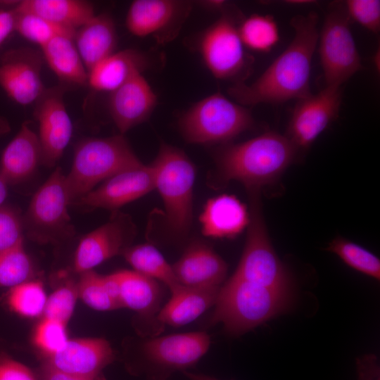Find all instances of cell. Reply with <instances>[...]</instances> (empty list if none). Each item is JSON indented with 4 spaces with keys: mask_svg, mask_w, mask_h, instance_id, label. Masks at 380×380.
Segmentation results:
<instances>
[{
    "mask_svg": "<svg viewBox=\"0 0 380 380\" xmlns=\"http://www.w3.org/2000/svg\"><path fill=\"white\" fill-rule=\"evenodd\" d=\"M318 16L311 12L291 19L294 37L286 49L253 83L239 82L228 89L245 106L278 104L310 95L312 57L318 42Z\"/></svg>",
    "mask_w": 380,
    "mask_h": 380,
    "instance_id": "1",
    "label": "cell"
},
{
    "mask_svg": "<svg viewBox=\"0 0 380 380\" xmlns=\"http://www.w3.org/2000/svg\"><path fill=\"white\" fill-rule=\"evenodd\" d=\"M298 151L286 135L275 132L225 144L215 154L217 178L221 184L235 180L248 191H260L281 177Z\"/></svg>",
    "mask_w": 380,
    "mask_h": 380,
    "instance_id": "2",
    "label": "cell"
},
{
    "mask_svg": "<svg viewBox=\"0 0 380 380\" xmlns=\"http://www.w3.org/2000/svg\"><path fill=\"white\" fill-rule=\"evenodd\" d=\"M291 291L268 288L232 276L220 286L209 319L225 331L241 335L286 310Z\"/></svg>",
    "mask_w": 380,
    "mask_h": 380,
    "instance_id": "3",
    "label": "cell"
},
{
    "mask_svg": "<svg viewBox=\"0 0 380 380\" xmlns=\"http://www.w3.org/2000/svg\"><path fill=\"white\" fill-rule=\"evenodd\" d=\"M141 164L122 134L81 140L75 148L71 169L65 176L70 205L99 182Z\"/></svg>",
    "mask_w": 380,
    "mask_h": 380,
    "instance_id": "4",
    "label": "cell"
},
{
    "mask_svg": "<svg viewBox=\"0 0 380 380\" xmlns=\"http://www.w3.org/2000/svg\"><path fill=\"white\" fill-rule=\"evenodd\" d=\"M151 165L155 189L164 205L167 228L173 236L184 238L193 219L194 165L183 151L163 143Z\"/></svg>",
    "mask_w": 380,
    "mask_h": 380,
    "instance_id": "5",
    "label": "cell"
},
{
    "mask_svg": "<svg viewBox=\"0 0 380 380\" xmlns=\"http://www.w3.org/2000/svg\"><path fill=\"white\" fill-rule=\"evenodd\" d=\"M253 125L251 111L220 92L196 102L179 121L184 139L196 144H225Z\"/></svg>",
    "mask_w": 380,
    "mask_h": 380,
    "instance_id": "6",
    "label": "cell"
},
{
    "mask_svg": "<svg viewBox=\"0 0 380 380\" xmlns=\"http://www.w3.org/2000/svg\"><path fill=\"white\" fill-rule=\"evenodd\" d=\"M250 222L243 253L233 276L268 288L291 291V275L277 255L262 213L260 191H248Z\"/></svg>",
    "mask_w": 380,
    "mask_h": 380,
    "instance_id": "7",
    "label": "cell"
},
{
    "mask_svg": "<svg viewBox=\"0 0 380 380\" xmlns=\"http://www.w3.org/2000/svg\"><path fill=\"white\" fill-rule=\"evenodd\" d=\"M65 176L62 169L56 167L33 195L23 215V232L36 242L58 243L75 234Z\"/></svg>",
    "mask_w": 380,
    "mask_h": 380,
    "instance_id": "8",
    "label": "cell"
},
{
    "mask_svg": "<svg viewBox=\"0 0 380 380\" xmlns=\"http://www.w3.org/2000/svg\"><path fill=\"white\" fill-rule=\"evenodd\" d=\"M243 18L230 6L201 34L198 48L208 70L217 79L229 80L247 76L252 58L246 53L239 25Z\"/></svg>",
    "mask_w": 380,
    "mask_h": 380,
    "instance_id": "9",
    "label": "cell"
},
{
    "mask_svg": "<svg viewBox=\"0 0 380 380\" xmlns=\"http://www.w3.org/2000/svg\"><path fill=\"white\" fill-rule=\"evenodd\" d=\"M141 338L137 352L143 372L149 380H165L176 371H186L205 355L211 343L205 331Z\"/></svg>",
    "mask_w": 380,
    "mask_h": 380,
    "instance_id": "10",
    "label": "cell"
},
{
    "mask_svg": "<svg viewBox=\"0 0 380 380\" xmlns=\"http://www.w3.org/2000/svg\"><path fill=\"white\" fill-rule=\"evenodd\" d=\"M350 18L343 3L333 4L320 32L319 53L326 86L341 85L361 68Z\"/></svg>",
    "mask_w": 380,
    "mask_h": 380,
    "instance_id": "11",
    "label": "cell"
},
{
    "mask_svg": "<svg viewBox=\"0 0 380 380\" xmlns=\"http://www.w3.org/2000/svg\"><path fill=\"white\" fill-rule=\"evenodd\" d=\"M137 228L132 217L118 210L110 220L85 235L77 248L74 270L82 273L123 253L134 239Z\"/></svg>",
    "mask_w": 380,
    "mask_h": 380,
    "instance_id": "12",
    "label": "cell"
},
{
    "mask_svg": "<svg viewBox=\"0 0 380 380\" xmlns=\"http://www.w3.org/2000/svg\"><path fill=\"white\" fill-rule=\"evenodd\" d=\"M341 87L326 86L298 100L285 134L298 151L310 148L338 114Z\"/></svg>",
    "mask_w": 380,
    "mask_h": 380,
    "instance_id": "13",
    "label": "cell"
},
{
    "mask_svg": "<svg viewBox=\"0 0 380 380\" xmlns=\"http://www.w3.org/2000/svg\"><path fill=\"white\" fill-rule=\"evenodd\" d=\"M191 3L176 0H135L127 13L126 27L138 37H153L161 44L173 39L187 18Z\"/></svg>",
    "mask_w": 380,
    "mask_h": 380,
    "instance_id": "14",
    "label": "cell"
},
{
    "mask_svg": "<svg viewBox=\"0 0 380 380\" xmlns=\"http://www.w3.org/2000/svg\"><path fill=\"white\" fill-rule=\"evenodd\" d=\"M63 87L45 89L36 102L34 117L39 123L38 137L42 165L54 167L69 144L72 124L63 102Z\"/></svg>",
    "mask_w": 380,
    "mask_h": 380,
    "instance_id": "15",
    "label": "cell"
},
{
    "mask_svg": "<svg viewBox=\"0 0 380 380\" xmlns=\"http://www.w3.org/2000/svg\"><path fill=\"white\" fill-rule=\"evenodd\" d=\"M112 274L118 286L122 308L139 315L141 336L159 335L165 327L158 319L163 298L160 282L134 270H120Z\"/></svg>",
    "mask_w": 380,
    "mask_h": 380,
    "instance_id": "16",
    "label": "cell"
},
{
    "mask_svg": "<svg viewBox=\"0 0 380 380\" xmlns=\"http://www.w3.org/2000/svg\"><path fill=\"white\" fill-rule=\"evenodd\" d=\"M155 189L151 165L122 170L103 181L97 189L79 198L71 205L99 208L113 211Z\"/></svg>",
    "mask_w": 380,
    "mask_h": 380,
    "instance_id": "17",
    "label": "cell"
},
{
    "mask_svg": "<svg viewBox=\"0 0 380 380\" xmlns=\"http://www.w3.org/2000/svg\"><path fill=\"white\" fill-rule=\"evenodd\" d=\"M40 70L41 60L36 53L25 49L11 51L0 64V86L20 105L36 103L46 89Z\"/></svg>",
    "mask_w": 380,
    "mask_h": 380,
    "instance_id": "18",
    "label": "cell"
},
{
    "mask_svg": "<svg viewBox=\"0 0 380 380\" xmlns=\"http://www.w3.org/2000/svg\"><path fill=\"white\" fill-rule=\"evenodd\" d=\"M115 359L110 343L102 338L68 339L57 353L47 356L44 364L63 372L96 377Z\"/></svg>",
    "mask_w": 380,
    "mask_h": 380,
    "instance_id": "19",
    "label": "cell"
},
{
    "mask_svg": "<svg viewBox=\"0 0 380 380\" xmlns=\"http://www.w3.org/2000/svg\"><path fill=\"white\" fill-rule=\"evenodd\" d=\"M157 104V96L139 72L110 93L109 111L120 134L147 120Z\"/></svg>",
    "mask_w": 380,
    "mask_h": 380,
    "instance_id": "20",
    "label": "cell"
},
{
    "mask_svg": "<svg viewBox=\"0 0 380 380\" xmlns=\"http://www.w3.org/2000/svg\"><path fill=\"white\" fill-rule=\"evenodd\" d=\"M172 266L179 284L186 286L220 287L227 272L225 261L200 240L192 241Z\"/></svg>",
    "mask_w": 380,
    "mask_h": 380,
    "instance_id": "21",
    "label": "cell"
},
{
    "mask_svg": "<svg viewBox=\"0 0 380 380\" xmlns=\"http://www.w3.org/2000/svg\"><path fill=\"white\" fill-rule=\"evenodd\" d=\"M42 165L38 135L25 121L15 136L4 148L0 158V178L8 185L30 178Z\"/></svg>",
    "mask_w": 380,
    "mask_h": 380,
    "instance_id": "22",
    "label": "cell"
},
{
    "mask_svg": "<svg viewBox=\"0 0 380 380\" xmlns=\"http://www.w3.org/2000/svg\"><path fill=\"white\" fill-rule=\"evenodd\" d=\"M199 220L204 236L232 239L248 227L250 211L236 196L223 194L207 201Z\"/></svg>",
    "mask_w": 380,
    "mask_h": 380,
    "instance_id": "23",
    "label": "cell"
},
{
    "mask_svg": "<svg viewBox=\"0 0 380 380\" xmlns=\"http://www.w3.org/2000/svg\"><path fill=\"white\" fill-rule=\"evenodd\" d=\"M220 287H193L182 285L160 310L158 321L165 327L186 325L214 305Z\"/></svg>",
    "mask_w": 380,
    "mask_h": 380,
    "instance_id": "24",
    "label": "cell"
},
{
    "mask_svg": "<svg viewBox=\"0 0 380 380\" xmlns=\"http://www.w3.org/2000/svg\"><path fill=\"white\" fill-rule=\"evenodd\" d=\"M117 38L114 21L106 13L95 15L76 30L74 42L88 72L115 52Z\"/></svg>",
    "mask_w": 380,
    "mask_h": 380,
    "instance_id": "25",
    "label": "cell"
},
{
    "mask_svg": "<svg viewBox=\"0 0 380 380\" xmlns=\"http://www.w3.org/2000/svg\"><path fill=\"white\" fill-rule=\"evenodd\" d=\"M148 65L147 57L137 50L114 52L88 72L87 84L94 90L111 93Z\"/></svg>",
    "mask_w": 380,
    "mask_h": 380,
    "instance_id": "26",
    "label": "cell"
},
{
    "mask_svg": "<svg viewBox=\"0 0 380 380\" xmlns=\"http://www.w3.org/2000/svg\"><path fill=\"white\" fill-rule=\"evenodd\" d=\"M14 8L75 31L96 15L93 5L82 0H23Z\"/></svg>",
    "mask_w": 380,
    "mask_h": 380,
    "instance_id": "27",
    "label": "cell"
},
{
    "mask_svg": "<svg viewBox=\"0 0 380 380\" xmlns=\"http://www.w3.org/2000/svg\"><path fill=\"white\" fill-rule=\"evenodd\" d=\"M41 48L46 63L61 81L72 85L87 84L88 72L76 48L74 37L58 36Z\"/></svg>",
    "mask_w": 380,
    "mask_h": 380,
    "instance_id": "28",
    "label": "cell"
},
{
    "mask_svg": "<svg viewBox=\"0 0 380 380\" xmlns=\"http://www.w3.org/2000/svg\"><path fill=\"white\" fill-rule=\"evenodd\" d=\"M122 255L134 271L163 283L170 293L182 286L175 277L172 265L153 245L131 246Z\"/></svg>",
    "mask_w": 380,
    "mask_h": 380,
    "instance_id": "29",
    "label": "cell"
},
{
    "mask_svg": "<svg viewBox=\"0 0 380 380\" xmlns=\"http://www.w3.org/2000/svg\"><path fill=\"white\" fill-rule=\"evenodd\" d=\"M78 297L91 308L110 311L122 308L117 282L112 274L101 275L93 270L80 273Z\"/></svg>",
    "mask_w": 380,
    "mask_h": 380,
    "instance_id": "30",
    "label": "cell"
},
{
    "mask_svg": "<svg viewBox=\"0 0 380 380\" xmlns=\"http://www.w3.org/2000/svg\"><path fill=\"white\" fill-rule=\"evenodd\" d=\"M239 33L245 47L259 52L269 51L279 39V29L272 16L252 14L243 18Z\"/></svg>",
    "mask_w": 380,
    "mask_h": 380,
    "instance_id": "31",
    "label": "cell"
},
{
    "mask_svg": "<svg viewBox=\"0 0 380 380\" xmlns=\"http://www.w3.org/2000/svg\"><path fill=\"white\" fill-rule=\"evenodd\" d=\"M33 274V265L25 251L23 238L0 251V286L13 287L30 280Z\"/></svg>",
    "mask_w": 380,
    "mask_h": 380,
    "instance_id": "32",
    "label": "cell"
},
{
    "mask_svg": "<svg viewBox=\"0 0 380 380\" xmlns=\"http://www.w3.org/2000/svg\"><path fill=\"white\" fill-rule=\"evenodd\" d=\"M13 10L15 15V31L41 47L58 36L75 37V30L63 27L31 13Z\"/></svg>",
    "mask_w": 380,
    "mask_h": 380,
    "instance_id": "33",
    "label": "cell"
},
{
    "mask_svg": "<svg viewBox=\"0 0 380 380\" xmlns=\"http://www.w3.org/2000/svg\"><path fill=\"white\" fill-rule=\"evenodd\" d=\"M327 250L337 255L346 265L379 280L380 260L362 246L341 236L334 239Z\"/></svg>",
    "mask_w": 380,
    "mask_h": 380,
    "instance_id": "34",
    "label": "cell"
},
{
    "mask_svg": "<svg viewBox=\"0 0 380 380\" xmlns=\"http://www.w3.org/2000/svg\"><path fill=\"white\" fill-rule=\"evenodd\" d=\"M47 297L42 282L28 280L11 287L7 296L9 307L16 313L35 317L44 313Z\"/></svg>",
    "mask_w": 380,
    "mask_h": 380,
    "instance_id": "35",
    "label": "cell"
},
{
    "mask_svg": "<svg viewBox=\"0 0 380 380\" xmlns=\"http://www.w3.org/2000/svg\"><path fill=\"white\" fill-rule=\"evenodd\" d=\"M78 297L77 284L65 283L57 288L46 300L44 317L58 321L67 325L71 318Z\"/></svg>",
    "mask_w": 380,
    "mask_h": 380,
    "instance_id": "36",
    "label": "cell"
},
{
    "mask_svg": "<svg viewBox=\"0 0 380 380\" xmlns=\"http://www.w3.org/2000/svg\"><path fill=\"white\" fill-rule=\"evenodd\" d=\"M68 340L66 325L46 317L39 323L34 335L35 345L46 356L59 351Z\"/></svg>",
    "mask_w": 380,
    "mask_h": 380,
    "instance_id": "37",
    "label": "cell"
},
{
    "mask_svg": "<svg viewBox=\"0 0 380 380\" xmlns=\"http://www.w3.org/2000/svg\"><path fill=\"white\" fill-rule=\"evenodd\" d=\"M350 19L354 20L372 32L380 30V1L377 0H348L343 3Z\"/></svg>",
    "mask_w": 380,
    "mask_h": 380,
    "instance_id": "38",
    "label": "cell"
},
{
    "mask_svg": "<svg viewBox=\"0 0 380 380\" xmlns=\"http://www.w3.org/2000/svg\"><path fill=\"white\" fill-rule=\"evenodd\" d=\"M23 215L10 205L0 207V251L23 238Z\"/></svg>",
    "mask_w": 380,
    "mask_h": 380,
    "instance_id": "39",
    "label": "cell"
},
{
    "mask_svg": "<svg viewBox=\"0 0 380 380\" xmlns=\"http://www.w3.org/2000/svg\"><path fill=\"white\" fill-rule=\"evenodd\" d=\"M0 380H36L25 365L4 353H0Z\"/></svg>",
    "mask_w": 380,
    "mask_h": 380,
    "instance_id": "40",
    "label": "cell"
},
{
    "mask_svg": "<svg viewBox=\"0 0 380 380\" xmlns=\"http://www.w3.org/2000/svg\"><path fill=\"white\" fill-rule=\"evenodd\" d=\"M40 380H105L100 375L96 377H85L61 372L44 364L39 370Z\"/></svg>",
    "mask_w": 380,
    "mask_h": 380,
    "instance_id": "41",
    "label": "cell"
},
{
    "mask_svg": "<svg viewBox=\"0 0 380 380\" xmlns=\"http://www.w3.org/2000/svg\"><path fill=\"white\" fill-rule=\"evenodd\" d=\"M15 15L13 10H0V46L15 31Z\"/></svg>",
    "mask_w": 380,
    "mask_h": 380,
    "instance_id": "42",
    "label": "cell"
},
{
    "mask_svg": "<svg viewBox=\"0 0 380 380\" xmlns=\"http://www.w3.org/2000/svg\"><path fill=\"white\" fill-rule=\"evenodd\" d=\"M184 374L189 380H218L203 374L193 373L186 371H184Z\"/></svg>",
    "mask_w": 380,
    "mask_h": 380,
    "instance_id": "43",
    "label": "cell"
},
{
    "mask_svg": "<svg viewBox=\"0 0 380 380\" xmlns=\"http://www.w3.org/2000/svg\"><path fill=\"white\" fill-rule=\"evenodd\" d=\"M11 126L8 121L4 117L0 116V137L8 133Z\"/></svg>",
    "mask_w": 380,
    "mask_h": 380,
    "instance_id": "44",
    "label": "cell"
},
{
    "mask_svg": "<svg viewBox=\"0 0 380 380\" xmlns=\"http://www.w3.org/2000/svg\"><path fill=\"white\" fill-rule=\"evenodd\" d=\"M7 195V184L0 178V207L2 206V204Z\"/></svg>",
    "mask_w": 380,
    "mask_h": 380,
    "instance_id": "45",
    "label": "cell"
},
{
    "mask_svg": "<svg viewBox=\"0 0 380 380\" xmlns=\"http://www.w3.org/2000/svg\"><path fill=\"white\" fill-rule=\"evenodd\" d=\"M311 1H286V3L287 4H297V5H300V4H310Z\"/></svg>",
    "mask_w": 380,
    "mask_h": 380,
    "instance_id": "46",
    "label": "cell"
}]
</instances>
